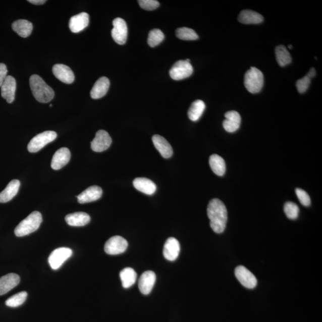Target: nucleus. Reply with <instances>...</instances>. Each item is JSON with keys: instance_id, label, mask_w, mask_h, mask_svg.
<instances>
[{"instance_id": "obj_1", "label": "nucleus", "mask_w": 322, "mask_h": 322, "mask_svg": "<svg viewBox=\"0 0 322 322\" xmlns=\"http://www.w3.org/2000/svg\"><path fill=\"white\" fill-rule=\"evenodd\" d=\"M207 214L213 232L222 233L225 231L228 222V211L222 200L217 198L212 199L207 208Z\"/></svg>"}, {"instance_id": "obj_2", "label": "nucleus", "mask_w": 322, "mask_h": 322, "mask_svg": "<svg viewBox=\"0 0 322 322\" xmlns=\"http://www.w3.org/2000/svg\"><path fill=\"white\" fill-rule=\"evenodd\" d=\"M29 84L35 99L40 103H48L54 98L55 92L37 75H33L29 79Z\"/></svg>"}, {"instance_id": "obj_3", "label": "nucleus", "mask_w": 322, "mask_h": 322, "mask_svg": "<svg viewBox=\"0 0 322 322\" xmlns=\"http://www.w3.org/2000/svg\"><path fill=\"white\" fill-rule=\"evenodd\" d=\"M42 222L41 213L38 211H34L16 227L15 234L18 237H23L31 234L38 230Z\"/></svg>"}, {"instance_id": "obj_4", "label": "nucleus", "mask_w": 322, "mask_h": 322, "mask_svg": "<svg viewBox=\"0 0 322 322\" xmlns=\"http://www.w3.org/2000/svg\"><path fill=\"white\" fill-rule=\"evenodd\" d=\"M245 86L251 93H259L264 85V75L258 69L251 67L246 72L244 77Z\"/></svg>"}, {"instance_id": "obj_5", "label": "nucleus", "mask_w": 322, "mask_h": 322, "mask_svg": "<svg viewBox=\"0 0 322 322\" xmlns=\"http://www.w3.org/2000/svg\"><path fill=\"white\" fill-rule=\"evenodd\" d=\"M57 137V133L53 131H44L33 137L28 145L29 152H38L44 146L54 141Z\"/></svg>"}, {"instance_id": "obj_6", "label": "nucleus", "mask_w": 322, "mask_h": 322, "mask_svg": "<svg viewBox=\"0 0 322 322\" xmlns=\"http://www.w3.org/2000/svg\"><path fill=\"white\" fill-rule=\"evenodd\" d=\"M193 68L189 62L185 61H179L174 64L170 71V77L174 80H184L191 76Z\"/></svg>"}, {"instance_id": "obj_7", "label": "nucleus", "mask_w": 322, "mask_h": 322, "mask_svg": "<svg viewBox=\"0 0 322 322\" xmlns=\"http://www.w3.org/2000/svg\"><path fill=\"white\" fill-rule=\"evenodd\" d=\"M72 255V249L69 248H59L51 253L48 257V263L52 270H58Z\"/></svg>"}, {"instance_id": "obj_8", "label": "nucleus", "mask_w": 322, "mask_h": 322, "mask_svg": "<svg viewBox=\"0 0 322 322\" xmlns=\"http://www.w3.org/2000/svg\"><path fill=\"white\" fill-rule=\"evenodd\" d=\"M129 246L126 239L120 236H115L108 239L104 245V251L109 255L122 254Z\"/></svg>"}, {"instance_id": "obj_9", "label": "nucleus", "mask_w": 322, "mask_h": 322, "mask_svg": "<svg viewBox=\"0 0 322 322\" xmlns=\"http://www.w3.org/2000/svg\"><path fill=\"white\" fill-rule=\"evenodd\" d=\"M114 28L111 34L114 40L120 45L126 43L128 36V28L126 21L122 18L115 19L113 21Z\"/></svg>"}, {"instance_id": "obj_10", "label": "nucleus", "mask_w": 322, "mask_h": 322, "mask_svg": "<svg viewBox=\"0 0 322 322\" xmlns=\"http://www.w3.org/2000/svg\"><path fill=\"white\" fill-rule=\"evenodd\" d=\"M111 143L112 139L109 133L101 130L97 131L91 143V149L96 152H102L109 148Z\"/></svg>"}, {"instance_id": "obj_11", "label": "nucleus", "mask_w": 322, "mask_h": 322, "mask_svg": "<svg viewBox=\"0 0 322 322\" xmlns=\"http://www.w3.org/2000/svg\"><path fill=\"white\" fill-rule=\"evenodd\" d=\"M235 276L238 280L244 287L252 289L257 284V279L252 273L244 266L240 265L235 269Z\"/></svg>"}, {"instance_id": "obj_12", "label": "nucleus", "mask_w": 322, "mask_h": 322, "mask_svg": "<svg viewBox=\"0 0 322 322\" xmlns=\"http://www.w3.org/2000/svg\"><path fill=\"white\" fill-rule=\"evenodd\" d=\"M180 252V245L177 239L173 237L168 239L164 246V257L170 261H175L178 258Z\"/></svg>"}, {"instance_id": "obj_13", "label": "nucleus", "mask_w": 322, "mask_h": 322, "mask_svg": "<svg viewBox=\"0 0 322 322\" xmlns=\"http://www.w3.org/2000/svg\"><path fill=\"white\" fill-rule=\"evenodd\" d=\"M52 73L59 80L65 84H72L75 80L73 71L65 65H55L52 67Z\"/></svg>"}, {"instance_id": "obj_14", "label": "nucleus", "mask_w": 322, "mask_h": 322, "mask_svg": "<svg viewBox=\"0 0 322 322\" xmlns=\"http://www.w3.org/2000/svg\"><path fill=\"white\" fill-rule=\"evenodd\" d=\"M70 150L67 147H62L52 156L51 167L55 170H60L70 162Z\"/></svg>"}, {"instance_id": "obj_15", "label": "nucleus", "mask_w": 322, "mask_h": 322, "mask_svg": "<svg viewBox=\"0 0 322 322\" xmlns=\"http://www.w3.org/2000/svg\"><path fill=\"white\" fill-rule=\"evenodd\" d=\"M156 279V275L153 271L144 272L139 281L140 292L144 295L149 294L155 285Z\"/></svg>"}, {"instance_id": "obj_16", "label": "nucleus", "mask_w": 322, "mask_h": 322, "mask_svg": "<svg viewBox=\"0 0 322 322\" xmlns=\"http://www.w3.org/2000/svg\"><path fill=\"white\" fill-rule=\"evenodd\" d=\"M103 190L100 187L92 186L77 196L78 202L82 204V203L96 201L101 198Z\"/></svg>"}, {"instance_id": "obj_17", "label": "nucleus", "mask_w": 322, "mask_h": 322, "mask_svg": "<svg viewBox=\"0 0 322 322\" xmlns=\"http://www.w3.org/2000/svg\"><path fill=\"white\" fill-rule=\"evenodd\" d=\"M16 90L15 79L11 75H9L2 85V96L8 101V103H12L15 100Z\"/></svg>"}, {"instance_id": "obj_18", "label": "nucleus", "mask_w": 322, "mask_h": 322, "mask_svg": "<svg viewBox=\"0 0 322 322\" xmlns=\"http://www.w3.org/2000/svg\"><path fill=\"white\" fill-rule=\"evenodd\" d=\"M89 24V15L83 12L72 16L70 20V28L73 33H78L86 28Z\"/></svg>"}, {"instance_id": "obj_19", "label": "nucleus", "mask_w": 322, "mask_h": 322, "mask_svg": "<svg viewBox=\"0 0 322 322\" xmlns=\"http://www.w3.org/2000/svg\"><path fill=\"white\" fill-rule=\"evenodd\" d=\"M226 120L223 121V126L228 132L233 133L237 131L241 123V117L238 112L232 111L225 114Z\"/></svg>"}, {"instance_id": "obj_20", "label": "nucleus", "mask_w": 322, "mask_h": 322, "mask_svg": "<svg viewBox=\"0 0 322 322\" xmlns=\"http://www.w3.org/2000/svg\"><path fill=\"white\" fill-rule=\"evenodd\" d=\"M21 279L15 274H9L0 278V295H3L15 288Z\"/></svg>"}, {"instance_id": "obj_21", "label": "nucleus", "mask_w": 322, "mask_h": 322, "mask_svg": "<svg viewBox=\"0 0 322 322\" xmlns=\"http://www.w3.org/2000/svg\"><path fill=\"white\" fill-rule=\"evenodd\" d=\"M110 87V81L106 77H101L95 83L90 92L92 98L98 99L106 94Z\"/></svg>"}, {"instance_id": "obj_22", "label": "nucleus", "mask_w": 322, "mask_h": 322, "mask_svg": "<svg viewBox=\"0 0 322 322\" xmlns=\"http://www.w3.org/2000/svg\"><path fill=\"white\" fill-rule=\"evenodd\" d=\"M152 142L155 148L159 151L161 156L164 158H170L172 156V147L165 138L159 135H154L152 137Z\"/></svg>"}, {"instance_id": "obj_23", "label": "nucleus", "mask_w": 322, "mask_h": 322, "mask_svg": "<svg viewBox=\"0 0 322 322\" xmlns=\"http://www.w3.org/2000/svg\"><path fill=\"white\" fill-rule=\"evenodd\" d=\"M133 186L139 191L148 195H153L156 190L155 183L152 180L144 177H138L134 179Z\"/></svg>"}, {"instance_id": "obj_24", "label": "nucleus", "mask_w": 322, "mask_h": 322, "mask_svg": "<svg viewBox=\"0 0 322 322\" xmlns=\"http://www.w3.org/2000/svg\"><path fill=\"white\" fill-rule=\"evenodd\" d=\"M90 217L84 212H78L66 216L65 221L71 226L81 227L87 225L90 222Z\"/></svg>"}, {"instance_id": "obj_25", "label": "nucleus", "mask_w": 322, "mask_h": 322, "mask_svg": "<svg viewBox=\"0 0 322 322\" xmlns=\"http://www.w3.org/2000/svg\"><path fill=\"white\" fill-rule=\"evenodd\" d=\"M21 182L18 180H13L5 189L0 193V203L8 202L17 195Z\"/></svg>"}, {"instance_id": "obj_26", "label": "nucleus", "mask_w": 322, "mask_h": 322, "mask_svg": "<svg viewBox=\"0 0 322 322\" xmlns=\"http://www.w3.org/2000/svg\"><path fill=\"white\" fill-rule=\"evenodd\" d=\"M238 21L243 24H258L263 21V17L257 12L245 10L240 13Z\"/></svg>"}, {"instance_id": "obj_27", "label": "nucleus", "mask_w": 322, "mask_h": 322, "mask_svg": "<svg viewBox=\"0 0 322 322\" xmlns=\"http://www.w3.org/2000/svg\"><path fill=\"white\" fill-rule=\"evenodd\" d=\"M12 29L21 37H28L31 34L33 25L31 22L26 20H18L13 23Z\"/></svg>"}, {"instance_id": "obj_28", "label": "nucleus", "mask_w": 322, "mask_h": 322, "mask_svg": "<svg viewBox=\"0 0 322 322\" xmlns=\"http://www.w3.org/2000/svg\"><path fill=\"white\" fill-rule=\"evenodd\" d=\"M209 163L212 172L216 175L219 176L225 175L226 167L225 161L222 157L213 154L209 157Z\"/></svg>"}, {"instance_id": "obj_29", "label": "nucleus", "mask_w": 322, "mask_h": 322, "mask_svg": "<svg viewBox=\"0 0 322 322\" xmlns=\"http://www.w3.org/2000/svg\"><path fill=\"white\" fill-rule=\"evenodd\" d=\"M120 277L124 288H129L136 281L137 275L133 269L127 267L120 272Z\"/></svg>"}, {"instance_id": "obj_30", "label": "nucleus", "mask_w": 322, "mask_h": 322, "mask_svg": "<svg viewBox=\"0 0 322 322\" xmlns=\"http://www.w3.org/2000/svg\"><path fill=\"white\" fill-rule=\"evenodd\" d=\"M205 110V104L201 100L193 101L188 111V117L190 120L197 121L201 117Z\"/></svg>"}, {"instance_id": "obj_31", "label": "nucleus", "mask_w": 322, "mask_h": 322, "mask_svg": "<svg viewBox=\"0 0 322 322\" xmlns=\"http://www.w3.org/2000/svg\"><path fill=\"white\" fill-rule=\"evenodd\" d=\"M275 54L278 63L281 67H284L291 63V55L284 45H279L276 48Z\"/></svg>"}, {"instance_id": "obj_32", "label": "nucleus", "mask_w": 322, "mask_h": 322, "mask_svg": "<svg viewBox=\"0 0 322 322\" xmlns=\"http://www.w3.org/2000/svg\"><path fill=\"white\" fill-rule=\"evenodd\" d=\"M176 34L177 38L182 40H196L199 38V36L196 32L186 27L180 28L177 29Z\"/></svg>"}, {"instance_id": "obj_33", "label": "nucleus", "mask_w": 322, "mask_h": 322, "mask_svg": "<svg viewBox=\"0 0 322 322\" xmlns=\"http://www.w3.org/2000/svg\"><path fill=\"white\" fill-rule=\"evenodd\" d=\"M27 296V292L25 291L19 292L8 299L6 301V305L10 307H19L25 303Z\"/></svg>"}, {"instance_id": "obj_34", "label": "nucleus", "mask_w": 322, "mask_h": 322, "mask_svg": "<svg viewBox=\"0 0 322 322\" xmlns=\"http://www.w3.org/2000/svg\"><path fill=\"white\" fill-rule=\"evenodd\" d=\"M164 38L165 36L160 29H154L150 31L147 42L151 47H155L163 42Z\"/></svg>"}, {"instance_id": "obj_35", "label": "nucleus", "mask_w": 322, "mask_h": 322, "mask_svg": "<svg viewBox=\"0 0 322 322\" xmlns=\"http://www.w3.org/2000/svg\"><path fill=\"white\" fill-rule=\"evenodd\" d=\"M284 211L288 219L295 220L298 218L300 209L295 203L288 202L284 205Z\"/></svg>"}, {"instance_id": "obj_36", "label": "nucleus", "mask_w": 322, "mask_h": 322, "mask_svg": "<svg viewBox=\"0 0 322 322\" xmlns=\"http://www.w3.org/2000/svg\"><path fill=\"white\" fill-rule=\"evenodd\" d=\"M311 83V78L307 75L297 81L296 86L300 93H304L308 90Z\"/></svg>"}, {"instance_id": "obj_37", "label": "nucleus", "mask_w": 322, "mask_h": 322, "mask_svg": "<svg viewBox=\"0 0 322 322\" xmlns=\"http://www.w3.org/2000/svg\"><path fill=\"white\" fill-rule=\"evenodd\" d=\"M138 3L140 8L146 11H153L159 6V3L156 0H139Z\"/></svg>"}, {"instance_id": "obj_38", "label": "nucleus", "mask_w": 322, "mask_h": 322, "mask_svg": "<svg viewBox=\"0 0 322 322\" xmlns=\"http://www.w3.org/2000/svg\"><path fill=\"white\" fill-rule=\"evenodd\" d=\"M295 193H296L298 198L302 205L305 206L310 205L311 200L310 196L305 190L301 189H296Z\"/></svg>"}, {"instance_id": "obj_39", "label": "nucleus", "mask_w": 322, "mask_h": 322, "mask_svg": "<svg viewBox=\"0 0 322 322\" xmlns=\"http://www.w3.org/2000/svg\"><path fill=\"white\" fill-rule=\"evenodd\" d=\"M8 68L4 64H0V87L8 77Z\"/></svg>"}, {"instance_id": "obj_40", "label": "nucleus", "mask_w": 322, "mask_h": 322, "mask_svg": "<svg viewBox=\"0 0 322 322\" xmlns=\"http://www.w3.org/2000/svg\"><path fill=\"white\" fill-rule=\"evenodd\" d=\"M28 2L35 5H43L46 2L45 0H29Z\"/></svg>"}, {"instance_id": "obj_41", "label": "nucleus", "mask_w": 322, "mask_h": 322, "mask_svg": "<svg viewBox=\"0 0 322 322\" xmlns=\"http://www.w3.org/2000/svg\"><path fill=\"white\" fill-rule=\"evenodd\" d=\"M307 75L311 79L316 75V70H315L314 68H312Z\"/></svg>"}, {"instance_id": "obj_42", "label": "nucleus", "mask_w": 322, "mask_h": 322, "mask_svg": "<svg viewBox=\"0 0 322 322\" xmlns=\"http://www.w3.org/2000/svg\"><path fill=\"white\" fill-rule=\"evenodd\" d=\"M289 48H292V45L291 46V45H289Z\"/></svg>"}]
</instances>
